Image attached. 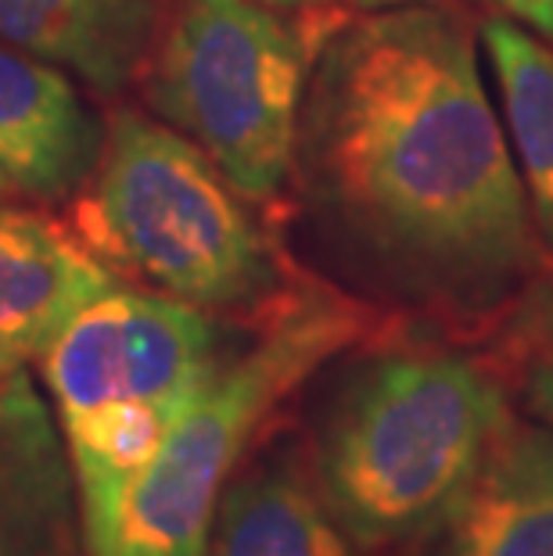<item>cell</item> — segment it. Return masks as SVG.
<instances>
[{"label": "cell", "instance_id": "obj_5", "mask_svg": "<svg viewBox=\"0 0 553 556\" xmlns=\"http://www.w3.org/2000/svg\"><path fill=\"white\" fill-rule=\"evenodd\" d=\"M367 330V313L331 291L288 294L244 349L230 352L129 492L112 556H202L230 478L266 420Z\"/></svg>", "mask_w": 553, "mask_h": 556}, {"label": "cell", "instance_id": "obj_14", "mask_svg": "<svg viewBox=\"0 0 553 556\" xmlns=\"http://www.w3.org/2000/svg\"><path fill=\"white\" fill-rule=\"evenodd\" d=\"M478 4H489L497 15L521 22V26L553 43V0H478Z\"/></svg>", "mask_w": 553, "mask_h": 556}, {"label": "cell", "instance_id": "obj_12", "mask_svg": "<svg viewBox=\"0 0 553 556\" xmlns=\"http://www.w3.org/2000/svg\"><path fill=\"white\" fill-rule=\"evenodd\" d=\"M173 0H0V40L115 93L155 51Z\"/></svg>", "mask_w": 553, "mask_h": 556}, {"label": "cell", "instance_id": "obj_7", "mask_svg": "<svg viewBox=\"0 0 553 556\" xmlns=\"http://www.w3.org/2000/svg\"><path fill=\"white\" fill-rule=\"evenodd\" d=\"M115 288L109 266L40 212L0 205V381L40 363L93 299Z\"/></svg>", "mask_w": 553, "mask_h": 556}, {"label": "cell", "instance_id": "obj_19", "mask_svg": "<svg viewBox=\"0 0 553 556\" xmlns=\"http://www.w3.org/2000/svg\"><path fill=\"white\" fill-rule=\"evenodd\" d=\"M11 187H8V180H4V173H0V194H8Z\"/></svg>", "mask_w": 553, "mask_h": 556}, {"label": "cell", "instance_id": "obj_8", "mask_svg": "<svg viewBox=\"0 0 553 556\" xmlns=\"http://www.w3.org/2000/svg\"><path fill=\"white\" fill-rule=\"evenodd\" d=\"M104 129L62 65L0 40V173L40 198L76 194L101 159Z\"/></svg>", "mask_w": 553, "mask_h": 556}, {"label": "cell", "instance_id": "obj_1", "mask_svg": "<svg viewBox=\"0 0 553 556\" xmlns=\"http://www.w3.org/2000/svg\"><path fill=\"white\" fill-rule=\"evenodd\" d=\"M299 148L313 194L403 288L489 305L536 227L475 37L453 11H367L321 51Z\"/></svg>", "mask_w": 553, "mask_h": 556}, {"label": "cell", "instance_id": "obj_6", "mask_svg": "<svg viewBox=\"0 0 553 556\" xmlns=\"http://www.w3.org/2000/svg\"><path fill=\"white\" fill-rule=\"evenodd\" d=\"M302 33L259 0H176L148 65V104L244 198H274L310 93Z\"/></svg>", "mask_w": 553, "mask_h": 556}, {"label": "cell", "instance_id": "obj_16", "mask_svg": "<svg viewBox=\"0 0 553 556\" xmlns=\"http://www.w3.org/2000/svg\"><path fill=\"white\" fill-rule=\"evenodd\" d=\"M528 330H532L539 341H550L553 345V280L536 294L532 309H528Z\"/></svg>", "mask_w": 553, "mask_h": 556}, {"label": "cell", "instance_id": "obj_10", "mask_svg": "<svg viewBox=\"0 0 553 556\" xmlns=\"http://www.w3.org/2000/svg\"><path fill=\"white\" fill-rule=\"evenodd\" d=\"M0 556H87L62 434L26 374L0 381Z\"/></svg>", "mask_w": 553, "mask_h": 556}, {"label": "cell", "instance_id": "obj_3", "mask_svg": "<svg viewBox=\"0 0 553 556\" xmlns=\"http://www.w3.org/2000/svg\"><path fill=\"white\" fill-rule=\"evenodd\" d=\"M227 356L205 309L120 283L47 349L40 370L87 556H112L134 484Z\"/></svg>", "mask_w": 553, "mask_h": 556}, {"label": "cell", "instance_id": "obj_2", "mask_svg": "<svg viewBox=\"0 0 553 556\" xmlns=\"http://www.w3.org/2000/svg\"><path fill=\"white\" fill-rule=\"evenodd\" d=\"M511 409L470 356L392 345L352 359L313 420L310 478L363 553L425 542L461 503Z\"/></svg>", "mask_w": 553, "mask_h": 556}, {"label": "cell", "instance_id": "obj_11", "mask_svg": "<svg viewBox=\"0 0 553 556\" xmlns=\"http://www.w3.org/2000/svg\"><path fill=\"white\" fill-rule=\"evenodd\" d=\"M202 556H363L321 500L296 445L244 459L209 525Z\"/></svg>", "mask_w": 553, "mask_h": 556}, {"label": "cell", "instance_id": "obj_18", "mask_svg": "<svg viewBox=\"0 0 553 556\" xmlns=\"http://www.w3.org/2000/svg\"><path fill=\"white\" fill-rule=\"evenodd\" d=\"M259 4H269V8H302V4H316V0H259Z\"/></svg>", "mask_w": 553, "mask_h": 556}, {"label": "cell", "instance_id": "obj_4", "mask_svg": "<svg viewBox=\"0 0 553 556\" xmlns=\"http://www.w3.org/2000/svg\"><path fill=\"white\" fill-rule=\"evenodd\" d=\"M76 238L101 266L205 313L255 305L277 283L274 244L238 187L148 115L126 112L104 129Z\"/></svg>", "mask_w": 553, "mask_h": 556}, {"label": "cell", "instance_id": "obj_9", "mask_svg": "<svg viewBox=\"0 0 553 556\" xmlns=\"http://www.w3.org/2000/svg\"><path fill=\"white\" fill-rule=\"evenodd\" d=\"M417 556H553V428L514 417Z\"/></svg>", "mask_w": 553, "mask_h": 556}, {"label": "cell", "instance_id": "obj_17", "mask_svg": "<svg viewBox=\"0 0 553 556\" xmlns=\"http://www.w3.org/2000/svg\"><path fill=\"white\" fill-rule=\"evenodd\" d=\"M360 11H388V8H406V4H431V0H349Z\"/></svg>", "mask_w": 553, "mask_h": 556}, {"label": "cell", "instance_id": "obj_13", "mask_svg": "<svg viewBox=\"0 0 553 556\" xmlns=\"http://www.w3.org/2000/svg\"><path fill=\"white\" fill-rule=\"evenodd\" d=\"M478 40L497 76L503 134L536 230L553 252V43L507 15H489Z\"/></svg>", "mask_w": 553, "mask_h": 556}, {"label": "cell", "instance_id": "obj_15", "mask_svg": "<svg viewBox=\"0 0 553 556\" xmlns=\"http://www.w3.org/2000/svg\"><path fill=\"white\" fill-rule=\"evenodd\" d=\"M525 402L539 420L553 428V349L543 359L532 363V370L525 377Z\"/></svg>", "mask_w": 553, "mask_h": 556}]
</instances>
